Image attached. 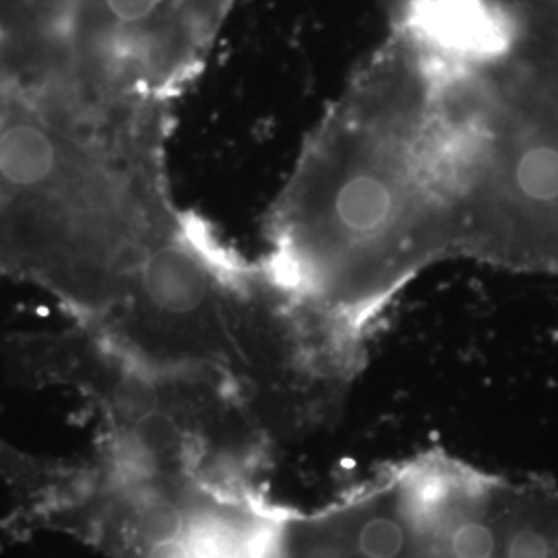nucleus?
Instances as JSON below:
<instances>
[{
    "label": "nucleus",
    "instance_id": "1",
    "mask_svg": "<svg viewBox=\"0 0 558 558\" xmlns=\"http://www.w3.org/2000/svg\"><path fill=\"white\" fill-rule=\"evenodd\" d=\"M420 89L410 71L360 77L308 141L267 223L260 267L354 356L385 302L451 242Z\"/></svg>",
    "mask_w": 558,
    "mask_h": 558
}]
</instances>
